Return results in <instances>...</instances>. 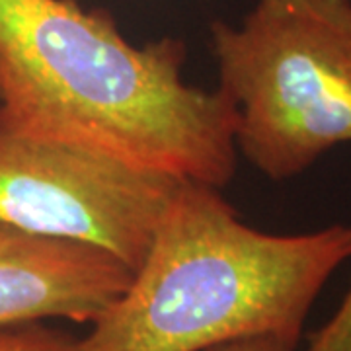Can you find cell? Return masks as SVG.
I'll list each match as a JSON object with an SVG mask.
<instances>
[{
	"label": "cell",
	"mask_w": 351,
	"mask_h": 351,
	"mask_svg": "<svg viewBox=\"0 0 351 351\" xmlns=\"http://www.w3.org/2000/svg\"><path fill=\"white\" fill-rule=\"evenodd\" d=\"M186 45L129 43L76 0H0V125L221 189L237 108L184 80Z\"/></svg>",
	"instance_id": "1"
},
{
	"label": "cell",
	"mask_w": 351,
	"mask_h": 351,
	"mask_svg": "<svg viewBox=\"0 0 351 351\" xmlns=\"http://www.w3.org/2000/svg\"><path fill=\"white\" fill-rule=\"evenodd\" d=\"M351 258V226L269 234L219 189L184 182L127 289L75 351H205L246 336L301 341L316 297Z\"/></svg>",
	"instance_id": "2"
},
{
	"label": "cell",
	"mask_w": 351,
	"mask_h": 351,
	"mask_svg": "<svg viewBox=\"0 0 351 351\" xmlns=\"http://www.w3.org/2000/svg\"><path fill=\"white\" fill-rule=\"evenodd\" d=\"M211 43L237 152L263 176L351 143V0H256L240 25L213 22Z\"/></svg>",
	"instance_id": "3"
},
{
	"label": "cell",
	"mask_w": 351,
	"mask_h": 351,
	"mask_svg": "<svg viewBox=\"0 0 351 351\" xmlns=\"http://www.w3.org/2000/svg\"><path fill=\"white\" fill-rule=\"evenodd\" d=\"M184 180L0 125V226L90 244L133 271Z\"/></svg>",
	"instance_id": "4"
},
{
	"label": "cell",
	"mask_w": 351,
	"mask_h": 351,
	"mask_svg": "<svg viewBox=\"0 0 351 351\" xmlns=\"http://www.w3.org/2000/svg\"><path fill=\"white\" fill-rule=\"evenodd\" d=\"M131 277L101 248L0 226V328L47 318L92 324Z\"/></svg>",
	"instance_id": "5"
},
{
	"label": "cell",
	"mask_w": 351,
	"mask_h": 351,
	"mask_svg": "<svg viewBox=\"0 0 351 351\" xmlns=\"http://www.w3.org/2000/svg\"><path fill=\"white\" fill-rule=\"evenodd\" d=\"M76 339L41 322L0 328V351H75Z\"/></svg>",
	"instance_id": "6"
},
{
	"label": "cell",
	"mask_w": 351,
	"mask_h": 351,
	"mask_svg": "<svg viewBox=\"0 0 351 351\" xmlns=\"http://www.w3.org/2000/svg\"><path fill=\"white\" fill-rule=\"evenodd\" d=\"M304 351H351V289L334 316L311 336Z\"/></svg>",
	"instance_id": "7"
},
{
	"label": "cell",
	"mask_w": 351,
	"mask_h": 351,
	"mask_svg": "<svg viewBox=\"0 0 351 351\" xmlns=\"http://www.w3.org/2000/svg\"><path fill=\"white\" fill-rule=\"evenodd\" d=\"M299 341L271 334L262 336H246V338L230 339L225 343H217L205 351H297Z\"/></svg>",
	"instance_id": "8"
}]
</instances>
